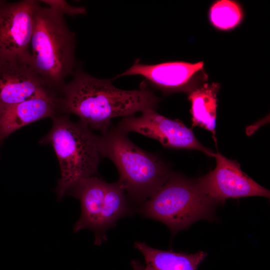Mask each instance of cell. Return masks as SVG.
<instances>
[{
	"instance_id": "6da1fadb",
	"label": "cell",
	"mask_w": 270,
	"mask_h": 270,
	"mask_svg": "<svg viewBox=\"0 0 270 270\" xmlns=\"http://www.w3.org/2000/svg\"><path fill=\"white\" fill-rule=\"evenodd\" d=\"M60 98L62 112L78 116L80 121L100 134L110 128L116 117H128L148 109H156L160 98L142 86L124 90L115 87L110 80L93 77L76 70L66 84Z\"/></svg>"
},
{
	"instance_id": "7a4b0ae2",
	"label": "cell",
	"mask_w": 270,
	"mask_h": 270,
	"mask_svg": "<svg viewBox=\"0 0 270 270\" xmlns=\"http://www.w3.org/2000/svg\"><path fill=\"white\" fill-rule=\"evenodd\" d=\"M30 64L48 88L62 92L75 66V36L64 16L38 1L34 8Z\"/></svg>"
},
{
	"instance_id": "3957f363",
	"label": "cell",
	"mask_w": 270,
	"mask_h": 270,
	"mask_svg": "<svg viewBox=\"0 0 270 270\" xmlns=\"http://www.w3.org/2000/svg\"><path fill=\"white\" fill-rule=\"evenodd\" d=\"M98 144L101 156L116 166L126 196L136 204H144L172 174L161 159L136 146L116 126L98 136Z\"/></svg>"
},
{
	"instance_id": "277c9868",
	"label": "cell",
	"mask_w": 270,
	"mask_h": 270,
	"mask_svg": "<svg viewBox=\"0 0 270 270\" xmlns=\"http://www.w3.org/2000/svg\"><path fill=\"white\" fill-rule=\"evenodd\" d=\"M50 132L42 142L52 146L60 169L56 192L58 200L78 182L96 174L100 158L98 135L80 121L56 115Z\"/></svg>"
},
{
	"instance_id": "5b68a950",
	"label": "cell",
	"mask_w": 270,
	"mask_h": 270,
	"mask_svg": "<svg viewBox=\"0 0 270 270\" xmlns=\"http://www.w3.org/2000/svg\"><path fill=\"white\" fill-rule=\"evenodd\" d=\"M216 204L200 191L196 181L171 174L138 211L164 223L174 234L198 220L210 218Z\"/></svg>"
},
{
	"instance_id": "8992f818",
	"label": "cell",
	"mask_w": 270,
	"mask_h": 270,
	"mask_svg": "<svg viewBox=\"0 0 270 270\" xmlns=\"http://www.w3.org/2000/svg\"><path fill=\"white\" fill-rule=\"evenodd\" d=\"M215 168L196 180L200 191L209 199L218 204L228 198L248 196L270 198L268 189L243 172L236 160L220 152L214 154Z\"/></svg>"
},
{
	"instance_id": "52a82bcc",
	"label": "cell",
	"mask_w": 270,
	"mask_h": 270,
	"mask_svg": "<svg viewBox=\"0 0 270 270\" xmlns=\"http://www.w3.org/2000/svg\"><path fill=\"white\" fill-rule=\"evenodd\" d=\"M128 134L135 132L158 140L166 148L198 150L214 156V153L204 147L190 128L177 120H172L148 109L139 116L124 118L116 126Z\"/></svg>"
},
{
	"instance_id": "ba28073f",
	"label": "cell",
	"mask_w": 270,
	"mask_h": 270,
	"mask_svg": "<svg viewBox=\"0 0 270 270\" xmlns=\"http://www.w3.org/2000/svg\"><path fill=\"white\" fill-rule=\"evenodd\" d=\"M36 1L0 2V60H30Z\"/></svg>"
},
{
	"instance_id": "9c48e42d",
	"label": "cell",
	"mask_w": 270,
	"mask_h": 270,
	"mask_svg": "<svg viewBox=\"0 0 270 270\" xmlns=\"http://www.w3.org/2000/svg\"><path fill=\"white\" fill-rule=\"evenodd\" d=\"M202 62L191 63L185 62H168L154 64H144L136 61L127 70L117 77L140 76L151 85L166 92H186L200 84L204 81Z\"/></svg>"
},
{
	"instance_id": "30bf717a",
	"label": "cell",
	"mask_w": 270,
	"mask_h": 270,
	"mask_svg": "<svg viewBox=\"0 0 270 270\" xmlns=\"http://www.w3.org/2000/svg\"><path fill=\"white\" fill-rule=\"evenodd\" d=\"M68 192L78 199L81 205L80 216L74 226V232L90 230L94 234V244L100 245L106 240L103 223L108 206V182L92 176L78 182Z\"/></svg>"
},
{
	"instance_id": "8fae6325",
	"label": "cell",
	"mask_w": 270,
	"mask_h": 270,
	"mask_svg": "<svg viewBox=\"0 0 270 270\" xmlns=\"http://www.w3.org/2000/svg\"><path fill=\"white\" fill-rule=\"evenodd\" d=\"M50 90L28 60H0V106L18 103Z\"/></svg>"
},
{
	"instance_id": "7c38bea8",
	"label": "cell",
	"mask_w": 270,
	"mask_h": 270,
	"mask_svg": "<svg viewBox=\"0 0 270 270\" xmlns=\"http://www.w3.org/2000/svg\"><path fill=\"white\" fill-rule=\"evenodd\" d=\"M58 110L60 98L51 90L18 103L0 106V140L26 125L52 118Z\"/></svg>"
},
{
	"instance_id": "4fadbf2b",
	"label": "cell",
	"mask_w": 270,
	"mask_h": 270,
	"mask_svg": "<svg viewBox=\"0 0 270 270\" xmlns=\"http://www.w3.org/2000/svg\"><path fill=\"white\" fill-rule=\"evenodd\" d=\"M134 247L144 256V270H198L207 255L203 251L188 254L158 250L140 242H136Z\"/></svg>"
},
{
	"instance_id": "5bb4252c",
	"label": "cell",
	"mask_w": 270,
	"mask_h": 270,
	"mask_svg": "<svg viewBox=\"0 0 270 270\" xmlns=\"http://www.w3.org/2000/svg\"><path fill=\"white\" fill-rule=\"evenodd\" d=\"M218 83H204L198 85L188 94L191 103L190 112L192 126H199L209 130L216 142V127Z\"/></svg>"
},
{
	"instance_id": "9a60e30c",
	"label": "cell",
	"mask_w": 270,
	"mask_h": 270,
	"mask_svg": "<svg viewBox=\"0 0 270 270\" xmlns=\"http://www.w3.org/2000/svg\"><path fill=\"white\" fill-rule=\"evenodd\" d=\"M244 12L240 4L231 0H219L214 2L208 12L211 24L222 30H231L242 22Z\"/></svg>"
},
{
	"instance_id": "2e32d148",
	"label": "cell",
	"mask_w": 270,
	"mask_h": 270,
	"mask_svg": "<svg viewBox=\"0 0 270 270\" xmlns=\"http://www.w3.org/2000/svg\"><path fill=\"white\" fill-rule=\"evenodd\" d=\"M41 2L47 6L52 9L60 14H68L72 16L85 14L86 9L82 6H74L70 5L63 0H42Z\"/></svg>"
},
{
	"instance_id": "e0dca14e",
	"label": "cell",
	"mask_w": 270,
	"mask_h": 270,
	"mask_svg": "<svg viewBox=\"0 0 270 270\" xmlns=\"http://www.w3.org/2000/svg\"><path fill=\"white\" fill-rule=\"evenodd\" d=\"M133 270H144V266L139 261L133 260L131 261Z\"/></svg>"
}]
</instances>
